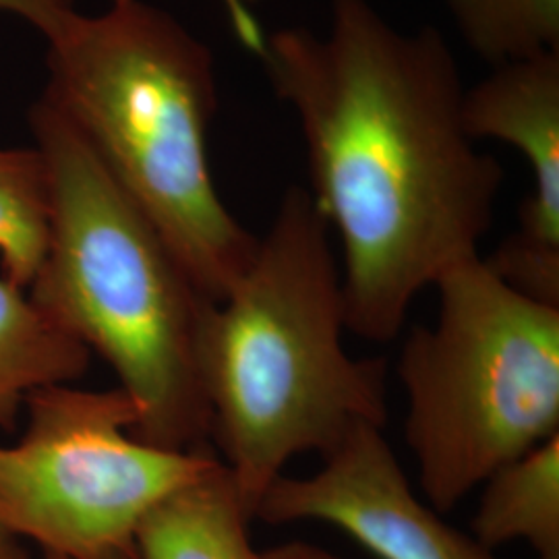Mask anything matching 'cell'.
Masks as SVG:
<instances>
[{"label":"cell","instance_id":"4fadbf2b","mask_svg":"<svg viewBox=\"0 0 559 559\" xmlns=\"http://www.w3.org/2000/svg\"><path fill=\"white\" fill-rule=\"evenodd\" d=\"M460 38L491 67L559 50V0H443Z\"/></svg>","mask_w":559,"mask_h":559},{"label":"cell","instance_id":"30bf717a","mask_svg":"<svg viewBox=\"0 0 559 559\" xmlns=\"http://www.w3.org/2000/svg\"><path fill=\"white\" fill-rule=\"evenodd\" d=\"M92 353L0 274V427L13 429L25 400L85 376Z\"/></svg>","mask_w":559,"mask_h":559},{"label":"cell","instance_id":"5b68a950","mask_svg":"<svg viewBox=\"0 0 559 559\" xmlns=\"http://www.w3.org/2000/svg\"><path fill=\"white\" fill-rule=\"evenodd\" d=\"M433 286L438 321L404 340L396 373L423 496L445 514L559 433V307L524 297L480 255Z\"/></svg>","mask_w":559,"mask_h":559},{"label":"cell","instance_id":"5bb4252c","mask_svg":"<svg viewBox=\"0 0 559 559\" xmlns=\"http://www.w3.org/2000/svg\"><path fill=\"white\" fill-rule=\"evenodd\" d=\"M75 0H0V13L36 27L48 40L75 13Z\"/></svg>","mask_w":559,"mask_h":559},{"label":"cell","instance_id":"2e32d148","mask_svg":"<svg viewBox=\"0 0 559 559\" xmlns=\"http://www.w3.org/2000/svg\"><path fill=\"white\" fill-rule=\"evenodd\" d=\"M260 559H346L328 551L325 547L307 543V540H290L276 547L260 551Z\"/></svg>","mask_w":559,"mask_h":559},{"label":"cell","instance_id":"8fae6325","mask_svg":"<svg viewBox=\"0 0 559 559\" xmlns=\"http://www.w3.org/2000/svg\"><path fill=\"white\" fill-rule=\"evenodd\" d=\"M473 537L496 551L522 540L537 559H559V433L501 466L483 485Z\"/></svg>","mask_w":559,"mask_h":559},{"label":"cell","instance_id":"8992f818","mask_svg":"<svg viewBox=\"0 0 559 559\" xmlns=\"http://www.w3.org/2000/svg\"><path fill=\"white\" fill-rule=\"evenodd\" d=\"M27 425L0 445V522L41 554L94 559L133 547L141 520L221 459L133 436L138 408L120 390L46 385L25 400Z\"/></svg>","mask_w":559,"mask_h":559},{"label":"cell","instance_id":"52a82bcc","mask_svg":"<svg viewBox=\"0 0 559 559\" xmlns=\"http://www.w3.org/2000/svg\"><path fill=\"white\" fill-rule=\"evenodd\" d=\"M255 520L328 522L380 559H500L420 501L381 427L360 425L311 477H286L263 493Z\"/></svg>","mask_w":559,"mask_h":559},{"label":"cell","instance_id":"277c9868","mask_svg":"<svg viewBox=\"0 0 559 559\" xmlns=\"http://www.w3.org/2000/svg\"><path fill=\"white\" fill-rule=\"evenodd\" d=\"M48 44L44 100L71 120L201 293L221 302L260 237L226 207L210 168L218 110L210 48L143 0L75 11Z\"/></svg>","mask_w":559,"mask_h":559},{"label":"cell","instance_id":"ac0fdd59","mask_svg":"<svg viewBox=\"0 0 559 559\" xmlns=\"http://www.w3.org/2000/svg\"><path fill=\"white\" fill-rule=\"evenodd\" d=\"M44 559H69L60 558V556H50V554H44ZM94 559H140L138 558V551H135V545L133 547H127V549H119V551H112V554H106L100 558Z\"/></svg>","mask_w":559,"mask_h":559},{"label":"cell","instance_id":"6da1fadb","mask_svg":"<svg viewBox=\"0 0 559 559\" xmlns=\"http://www.w3.org/2000/svg\"><path fill=\"white\" fill-rule=\"evenodd\" d=\"M299 120L311 198L342 242L346 330L396 338L415 297L480 255L503 168L462 120L459 60L433 27L330 0L328 29L282 27L260 57Z\"/></svg>","mask_w":559,"mask_h":559},{"label":"cell","instance_id":"9a60e30c","mask_svg":"<svg viewBox=\"0 0 559 559\" xmlns=\"http://www.w3.org/2000/svg\"><path fill=\"white\" fill-rule=\"evenodd\" d=\"M120 2H129V0H110V4H120ZM222 2H224V9L228 13V20H230V25H233L240 44L247 50H251L255 57H260L263 41H265V34L261 29L260 21L255 20L251 9L242 0H222Z\"/></svg>","mask_w":559,"mask_h":559},{"label":"cell","instance_id":"9c48e42d","mask_svg":"<svg viewBox=\"0 0 559 559\" xmlns=\"http://www.w3.org/2000/svg\"><path fill=\"white\" fill-rule=\"evenodd\" d=\"M251 522L221 460L141 520L133 545L140 559H260Z\"/></svg>","mask_w":559,"mask_h":559},{"label":"cell","instance_id":"3957f363","mask_svg":"<svg viewBox=\"0 0 559 559\" xmlns=\"http://www.w3.org/2000/svg\"><path fill=\"white\" fill-rule=\"evenodd\" d=\"M29 124L50 216L27 295L110 365L138 408L135 438L180 452L212 448L203 336L216 302L59 108L40 98Z\"/></svg>","mask_w":559,"mask_h":559},{"label":"cell","instance_id":"ba28073f","mask_svg":"<svg viewBox=\"0 0 559 559\" xmlns=\"http://www.w3.org/2000/svg\"><path fill=\"white\" fill-rule=\"evenodd\" d=\"M462 120L471 140L512 145L533 173L519 228L483 260L524 297L559 307V50L493 67L464 90Z\"/></svg>","mask_w":559,"mask_h":559},{"label":"cell","instance_id":"7c38bea8","mask_svg":"<svg viewBox=\"0 0 559 559\" xmlns=\"http://www.w3.org/2000/svg\"><path fill=\"white\" fill-rule=\"evenodd\" d=\"M48 216L50 189L40 150L0 147V270L23 290L40 270Z\"/></svg>","mask_w":559,"mask_h":559},{"label":"cell","instance_id":"7a4b0ae2","mask_svg":"<svg viewBox=\"0 0 559 559\" xmlns=\"http://www.w3.org/2000/svg\"><path fill=\"white\" fill-rule=\"evenodd\" d=\"M332 228L290 187L255 255L212 307L203 336L210 445L249 519L284 466L321 459L360 425L388 420L385 360L353 359Z\"/></svg>","mask_w":559,"mask_h":559},{"label":"cell","instance_id":"e0dca14e","mask_svg":"<svg viewBox=\"0 0 559 559\" xmlns=\"http://www.w3.org/2000/svg\"><path fill=\"white\" fill-rule=\"evenodd\" d=\"M0 559H29L21 539L0 522Z\"/></svg>","mask_w":559,"mask_h":559}]
</instances>
